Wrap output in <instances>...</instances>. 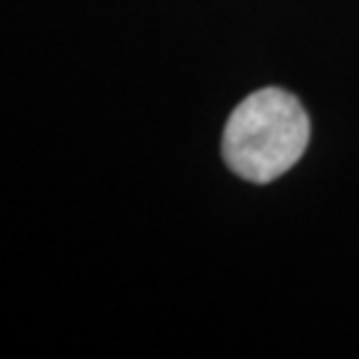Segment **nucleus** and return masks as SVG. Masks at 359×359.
<instances>
[{"instance_id": "nucleus-1", "label": "nucleus", "mask_w": 359, "mask_h": 359, "mask_svg": "<svg viewBox=\"0 0 359 359\" xmlns=\"http://www.w3.org/2000/svg\"><path fill=\"white\" fill-rule=\"evenodd\" d=\"M311 123L304 104L283 88H261L237 104L224 128V163L253 184L280 179L304 157Z\"/></svg>"}]
</instances>
